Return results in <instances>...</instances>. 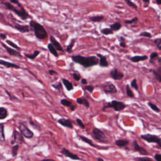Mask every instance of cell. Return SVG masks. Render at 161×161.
<instances>
[{
  "mask_svg": "<svg viewBox=\"0 0 161 161\" xmlns=\"http://www.w3.org/2000/svg\"><path fill=\"white\" fill-rule=\"evenodd\" d=\"M71 59L74 63L82 66L85 69L98 65L99 63L98 58L95 55L85 57L80 55H76L72 56Z\"/></svg>",
  "mask_w": 161,
  "mask_h": 161,
  "instance_id": "1",
  "label": "cell"
},
{
  "mask_svg": "<svg viewBox=\"0 0 161 161\" xmlns=\"http://www.w3.org/2000/svg\"><path fill=\"white\" fill-rule=\"evenodd\" d=\"M29 25L32 28L35 37L39 40H44L48 37V33L42 25L39 24L35 20H31Z\"/></svg>",
  "mask_w": 161,
  "mask_h": 161,
  "instance_id": "2",
  "label": "cell"
},
{
  "mask_svg": "<svg viewBox=\"0 0 161 161\" xmlns=\"http://www.w3.org/2000/svg\"><path fill=\"white\" fill-rule=\"evenodd\" d=\"M3 3H4L3 4L5 5L7 9L13 11L21 19L25 20H27L28 18H31L30 15L28 13V12L26 11V10L23 7H20V9H18L10 3H8V2H3Z\"/></svg>",
  "mask_w": 161,
  "mask_h": 161,
  "instance_id": "3",
  "label": "cell"
},
{
  "mask_svg": "<svg viewBox=\"0 0 161 161\" xmlns=\"http://www.w3.org/2000/svg\"><path fill=\"white\" fill-rule=\"evenodd\" d=\"M127 105L122 102H118L116 100H113L111 102L107 103V105L104 106L103 108V110H105L108 108H113L116 111H121L125 109Z\"/></svg>",
  "mask_w": 161,
  "mask_h": 161,
  "instance_id": "4",
  "label": "cell"
},
{
  "mask_svg": "<svg viewBox=\"0 0 161 161\" xmlns=\"http://www.w3.org/2000/svg\"><path fill=\"white\" fill-rule=\"evenodd\" d=\"M93 137L99 142L106 143L107 142V137L106 134L102 130L98 128H94L92 131Z\"/></svg>",
  "mask_w": 161,
  "mask_h": 161,
  "instance_id": "5",
  "label": "cell"
},
{
  "mask_svg": "<svg viewBox=\"0 0 161 161\" xmlns=\"http://www.w3.org/2000/svg\"><path fill=\"white\" fill-rule=\"evenodd\" d=\"M140 138L146 140V142L149 143H155L157 144L160 147H161V140L160 138L157 135L147 133L144 135H141Z\"/></svg>",
  "mask_w": 161,
  "mask_h": 161,
  "instance_id": "6",
  "label": "cell"
},
{
  "mask_svg": "<svg viewBox=\"0 0 161 161\" xmlns=\"http://www.w3.org/2000/svg\"><path fill=\"white\" fill-rule=\"evenodd\" d=\"M103 91L107 94H116L118 91L116 86L111 82H106L102 85Z\"/></svg>",
  "mask_w": 161,
  "mask_h": 161,
  "instance_id": "7",
  "label": "cell"
},
{
  "mask_svg": "<svg viewBox=\"0 0 161 161\" xmlns=\"http://www.w3.org/2000/svg\"><path fill=\"white\" fill-rule=\"evenodd\" d=\"M19 130L22 134L27 138H31L33 137V133L24 124H20L19 125Z\"/></svg>",
  "mask_w": 161,
  "mask_h": 161,
  "instance_id": "8",
  "label": "cell"
},
{
  "mask_svg": "<svg viewBox=\"0 0 161 161\" xmlns=\"http://www.w3.org/2000/svg\"><path fill=\"white\" fill-rule=\"evenodd\" d=\"M96 57L99 59L98 65L101 67H108L109 66V63L107 60V57L99 53L96 54Z\"/></svg>",
  "mask_w": 161,
  "mask_h": 161,
  "instance_id": "9",
  "label": "cell"
},
{
  "mask_svg": "<svg viewBox=\"0 0 161 161\" xmlns=\"http://www.w3.org/2000/svg\"><path fill=\"white\" fill-rule=\"evenodd\" d=\"M110 76L111 78L114 80H121L124 77V74L122 72L120 71L118 69L116 68H113L111 70L110 72Z\"/></svg>",
  "mask_w": 161,
  "mask_h": 161,
  "instance_id": "10",
  "label": "cell"
},
{
  "mask_svg": "<svg viewBox=\"0 0 161 161\" xmlns=\"http://www.w3.org/2000/svg\"><path fill=\"white\" fill-rule=\"evenodd\" d=\"M60 153H61L63 155H65L66 157L70 158V159H72V160H80V158L77 155L71 152L68 149H67L65 148V147H64V148L62 149V150H60Z\"/></svg>",
  "mask_w": 161,
  "mask_h": 161,
  "instance_id": "11",
  "label": "cell"
},
{
  "mask_svg": "<svg viewBox=\"0 0 161 161\" xmlns=\"http://www.w3.org/2000/svg\"><path fill=\"white\" fill-rule=\"evenodd\" d=\"M133 146L134 148L135 151L138 152L140 154L142 155H149V152L147 150H146L145 149H144L143 147H141L137 142V140H134L133 142Z\"/></svg>",
  "mask_w": 161,
  "mask_h": 161,
  "instance_id": "12",
  "label": "cell"
},
{
  "mask_svg": "<svg viewBox=\"0 0 161 161\" xmlns=\"http://www.w3.org/2000/svg\"><path fill=\"white\" fill-rule=\"evenodd\" d=\"M57 122L64 127L71 128V129L73 128V124L72 123V121L70 119L60 118L57 120Z\"/></svg>",
  "mask_w": 161,
  "mask_h": 161,
  "instance_id": "13",
  "label": "cell"
},
{
  "mask_svg": "<svg viewBox=\"0 0 161 161\" xmlns=\"http://www.w3.org/2000/svg\"><path fill=\"white\" fill-rule=\"evenodd\" d=\"M50 44H52V45L54 47V48L57 50L60 51V52H64V50L63 49L62 46L60 45V44L57 41V40H56V38L54 36L50 35Z\"/></svg>",
  "mask_w": 161,
  "mask_h": 161,
  "instance_id": "14",
  "label": "cell"
},
{
  "mask_svg": "<svg viewBox=\"0 0 161 161\" xmlns=\"http://www.w3.org/2000/svg\"><path fill=\"white\" fill-rule=\"evenodd\" d=\"M129 59L131 60L132 63H138L141 61H144L148 59V56L145 55H135L129 58Z\"/></svg>",
  "mask_w": 161,
  "mask_h": 161,
  "instance_id": "15",
  "label": "cell"
},
{
  "mask_svg": "<svg viewBox=\"0 0 161 161\" xmlns=\"http://www.w3.org/2000/svg\"><path fill=\"white\" fill-rule=\"evenodd\" d=\"M2 46L5 48L6 50L8 52V53L11 55H13V56H16V57H22V55L20 54V52H18L17 50H16L15 49H13L12 48H10V47H7L5 44L2 43Z\"/></svg>",
  "mask_w": 161,
  "mask_h": 161,
  "instance_id": "16",
  "label": "cell"
},
{
  "mask_svg": "<svg viewBox=\"0 0 161 161\" xmlns=\"http://www.w3.org/2000/svg\"><path fill=\"white\" fill-rule=\"evenodd\" d=\"M13 137H14V140H13V142H12V144H13L15 142L18 143V144H22L24 142V138H23L22 135L19 132H18L17 131L15 130L14 132Z\"/></svg>",
  "mask_w": 161,
  "mask_h": 161,
  "instance_id": "17",
  "label": "cell"
},
{
  "mask_svg": "<svg viewBox=\"0 0 161 161\" xmlns=\"http://www.w3.org/2000/svg\"><path fill=\"white\" fill-rule=\"evenodd\" d=\"M15 28H16L18 31L22 33H25L30 32V27L28 25H22L19 24H16V25L15 26Z\"/></svg>",
  "mask_w": 161,
  "mask_h": 161,
  "instance_id": "18",
  "label": "cell"
},
{
  "mask_svg": "<svg viewBox=\"0 0 161 161\" xmlns=\"http://www.w3.org/2000/svg\"><path fill=\"white\" fill-rule=\"evenodd\" d=\"M0 65L4 66L5 67H7V68H15V69H20V66L14 64V63H11L10 62H7L5 61V60H0Z\"/></svg>",
  "mask_w": 161,
  "mask_h": 161,
  "instance_id": "19",
  "label": "cell"
},
{
  "mask_svg": "<svg viewBox=\"0 0 161 161\" xmlns=\"http://www.w3.org/2000/svg\"><path fill=\"white\" fill-rule=\"evenodd\" d=\"M115 144L119 147H125L129 144V141L126 139H118L115 141Z\"/></svg>",
  "mask_w": 161,
  "mask_h": 161,
  "instance_id": "20",
  "label": "cell"
},
{
  "mask_svg": "<svg viewBox=\"0 0 161 161\" xmlns=\"http://www.w3.org/2000/svg\"><path fill=\"white\" fill-rule=\"evenodd\" d=\"M62 81H63V83L66 89H67V91H70L73 90L74 86H73L72 83L71 81H69L68 79H67L66 78H63L62 79Z\"/></svg>",
  "mask_w": 161,
  "mask_h": 161,
  "instance_id": "21",
  "label": "cell"
},
{
  "mask_svg": "<svg viewBox=\"0 0 161 161\" xmlns=\"http://www.w3.org/2000/svg\"><path fill=\"white\" fill-rule=\"evenodd\" d=\"M152 74L159 83L161 82V67H159L157 69L152 70Z\"/></svg>",
  "mask_w": 161,
  "mask_h": 161,
  "instance_id": "22",
  "label": "cell"
},
{
  "mask_svg": "<svg viewBox=\"0 0 161 161\" xmlns=\"http://www.w3.org/2000/svg\"><path fill=\"white\" fill-rule=\"evenodd\" d=\"M76 102L79 105H83L86 108H89V106H90L89 102L86 99H85L83 98H78L76 99Z\"/></svg>",
  "mask_w": 161,
  "mask_h": 161,
  "instance_id": "23",
  "label": "cell"
},
{
  "mask_svg": "<svg viewBox=\"0 0 161 161\" xmlns=\"http://www.w3.org/2000/svg\"><path fill=\"white\" fill-rule=\"evenodd\" d=\"M76 38H72L71 40V42L70 44L67 46L66 47V51L68 53V54H71L72 52V48L74 47V45H75V43L76 42Z\"/></svg>",
  "mask_w": 161,
  "mask_h": 161,
  "instance_id": "24",
  "label": "cell"
},
{
  "mask_svg": "<svg viewBox=\"0 0 161 161\" xmlns=\"http://www.w3.org/2000/svg\"><path fill=\"white\" fill-rule=\"evenodd\" d=\"M105 17L103 15H98V16H94L89 17V20L92 22H101L104 20Z\"/></svg>",
  "mask_w": 161,
  "mask_h": 161,
  "instance_id": "25",
  "label": "cell"
},
{
  "mask_svg": "<svg viewBox=\"0 0 161 161\" xmlns=\"http://www.w3.org/2000/svg\"><path fill=\"white\" fill-rule=\"evenodd\" d=\"M47 49H48L49 52L52 55H53L54 57H59V54L57 52V50L54 48V47L52 45V44H50V43L48 44Z\"/></svg>",
  "mask_w": 161,
  "mask_h": 161,
  "instance_id": "26",
  "label": "cell"
},
{
  "mask_svg": "<svg viewBox=\"0 0 161 161\" xmlns=\"http://www.w3.org/2000/svg\"><path fill=\"white\" fill-rule=\"evenodd\" d=\"M79 137L80 139H81L84 142H85V143H86L87 144L91 146V147H97L96 145H94V144H93V141H92L91 139H89V138H87V137H85V136H83V135H79Z\"/></svg>",
  "mask_w": 161,
  "mask_h": 161,
  "instance_id": "27",
  "label": "cell"
},
{
  "mask_svg": "<svg viewBox=\"0 0 161 161\" xmlns=\"http://www.w3.org/2000/svg\"><path fill=\"white\" fill-rule=\"evenodd\" d=\"M159 57V54L157 52H154L151 53V54L150 55V58H149V63L150 64H154V63H155V61H157Z\"/></svg>",
  "mask_w": 161,
  "mask_h": 161,
  "instance_id": "28",
  "label": "cell"
},
{
  "mask_svg": "<svg viewBox=\"0 0 161 161\" xmlns=\"http://www.w3.org/2000/svg\"><path fill=\"white\" fill-rule=\"evenodd\" d=\"M40 54V50H36L34 51V52H33L32 54H25V56L27 58H28V59H30V60H34V59H35Z\"/></svg>",
  "mask_w": 161,
  "mask_h": 161,
  "instance_id": "29",
  "label": "cell"
},
{
  "mask_svg": "<svg viewBox=\"0 0 161 161\" xmlns=\"http://www.w3.org/2000/svg\"><path fill=\"white\" fill-rule=\"evenodd\" d=\"M122 25L120 23L115 22L110 26V28L111 30H112L113 32H117L122 28Z\"/></svg>",
  "mask_w": 161,
  "mask_h": 161,
  "instance_id": "30",
  "label": "cell"
},
{
  "mask_svg": "<svg viewBox=\"0 0 161 161\" xmlns=\"http://www.w3.org/2000/svg\"><path fill=\"white\" fill-rule=\"evenodd\" d=\"M100 32L104 35H113L114 33V32L112 30H111L110 28H105L101 29Z\"/></svg>",
  "mask_w": 161,
  "mask_h": 161,
  "instance_id": "31",
  "label": "cell"
},
{
  "mask_svg": "<svg viewBox=\"0 0 161 161\" xmlns=\"http://www.w3.org/2000/svg\"><path fill=\"white\" fill-rule=\"evenodd\" d=\"M126 94H127V96L129 97V98H133L135 97L134 93L132 91V90L131 89V88H130V86L128 85H126Z\"/></svg>",
  "mask_w": 161,
  "mask_h": 161,
  "instance_id": "32",
  "label": "cell"
},
{
  "mask_svg": "<svg viewBox=\"0 0 161 161\" xmlns=\"http://www.w3.org/2000/svg\"><path fill=\"white\" fill-rule=\"evenodd\" d=\"M8 115L7 110L5 108H0V120L5 118Z\"/></svg>",
  "mask_w": 161,
  "mask_h": 161,
  "instance_id": "33",
  "label": "cell"
},
{
  "mask_svg": "<svg viewBox=\"0 0 161 161\" xmlns=\"http://www.w3.org/2000/svg\"><path fill=\"white\" fill-rule=\"evenodd\" d=\"M60 104L66 107H70L72 105L71 102H69V100H67L65 98L62 99L61 100H60Z\"/></svg>",
  "mask_w": 161,
  "mask_h": 161,
  "instance_id": "34",
  "label": "cell"
},
{
  "mask_svg": "<svg viewBox=\"0 0 161 161\" xmlns=\"http://www.w3.org/2000/svg\"><path fill=\"white\" fill-rule=\"evenodd\" d=\"M147 105L154 111L157 112V113H159L160 112V108L157 105H154V103H152L151 102H148Z\"/></svg>",
  "mask_w": 161,
  "mask_h": 161,
  "instance_id": "35",
  "label": "cell"
},
{
  "mask_svg": "<svg viewBox=\"0 0 161 161\" xmlns=\"http://www.w3.org/2000/svg\"><path fill=\"white\" fill-rule=\"evenodd\" d=\"M119 42H120V46L122 48H125L127 45H126V42H125V38L124 37H120L118 38Z\"/></svg>",
  "mask_w": 161,
  "mask_h": 161,
  "instance_id": "36",
  "label": "cell"
},
{
  "mask_svg": "<svg viewBox=\"0 0 161 161\" xmlns=\"http://www.w3.org/2000/svg\"><path fill=\"white\" fill-rule=\"evenodd\" d=\"M138 18L136 16V17L133 18L131 20H125V24H127V25H131V24H136L138 22Z\"/></svg>",
  "mask_w": 161,
  "mask_h": 161,
  "instance_id": "37",
  "label": "cell"
},
{
  "mask_svg": "<svg viewBox=\"0 0 161 161\" xmlns=\"http://www.w3.org/2000/svg\"><path fill=\"white\" fill-rule=\"evenodd\" d=\"M0 140H5V135H4V126L2 124H0Z\"/></svg>",
  "mask_w": 161,
  "mask_h": 161,
  "instance_id": "38",
  "label": "cell"
},
{
  "mask_svg": "<svg viewBox=\"0 0 161 161\" xmlns=\"http://www.w3.org/2000/svg\"><path fill=\"white\" fill-rule=\"evenodd\" d=\"M130 86L131 88L135 89L136 91L138 90V86L137 85V79L136 78H134L130 83Z\"/></svg>",
  "mask_w": 161,
  "mask_h": 161,
  "instance_id": "39",
  "label": "cell"
},
{
  "mask_svg": "<svg viewBox=\"0 0 161 161\" xmlns=\"http://www.w3.org/2000/svg\"><path fill=\"white\" fill-rule=\"evenodd\" d=\"M134 160L135 161H154L150 157H137V158H135Z\"/></svg>",
  "mask_w": 161,
  "mask_h": 161,
  "instance_id": "40",
  "label": "cell"
},
{
  "mask_svg": "<svg viewBox=\"0 0 161 161\" xmlns=\"http://www.w3.org/2000/svg\"><path fill=\"white\" fill-rule=\"evenodd\" d=\"M52 86L56 90L60 91V89H63V83L61 82H59L58 83H57L56 85L55 84H54V85H52Z\"/></svg>",
  "mask_w": 161,
  "mask_h": 161,
  "instance_id": "41",
  "label": "cell"
},
{
  "mask_svg": "<svg viewBox=\"0 0 161 161\" xmlns=\"http://www.w3.org/2000/svg\"><path fill=\"white\" fill-rule=\"evenodd\" d=\"M154 42L159 50H161V38H157L154 39Z\"/></svg>",
  "mask_w": 161,
  "mask_h": 161,
  "instance_id": "42",
  "label": "cell"
},
{
  "mask_svg": "<svg viewBox=\"0 0 161 161\" xmlns=\"http://www.w3.org/2000/svg\"><path fill=\"white\" fill-rule=\"evenodd\" d=\"M125 3L127 4V5H128L131 8H133V9H135L137 10L138 7L137 5H135L132 1H131V0H125Z\"/></svg>",
  "mask_w": 161,
  "mask_h": 161,
  "instance_id": "43",
  "label": "cell"
},
{
  "mask_svg": "<svg viewBox=\"0 0 161 161\" xmlns=\"http://www.w3.org/2000/svg\"><path fill=\"white\" fill-rule=\"evenodd\" d=\"M140 37H147V38H152V35L148 32H142L139 34Z\"/></svg>",
  "mask_w": 161,
  "mask_h": 161,
  "instance_id": "44",
  "label": "cell"
},
{
  "mask_svg": "<svg viewBox=\"0 0 161 161\" xmlns=\"http://www.w3.org/2000/svg\"><path fill=\"white\" fill-rule=\"evenodd\" d=\"M7 43H8V44L10 45L11 47H13V48H14V49H17V50H20V47H18V46L16 44H15L14 42H11V40H7Z\"/></svg>",
  "mask_w": 161,
  "mask_h": 161,
  "instance_id": "45",
  "label": "cell"
},
{
  "mask_svg": "<svg viewBox=\"0 0 161 161\" xmlns=\"http://www.w3.org/2000/svg\"><path fill=\"white\" fill-rule=\"evenodd\" d=\"M76 123L77 124L82 128H85V125L84 124V123L83 122V121L79 119V118H76Z\"/></svg>",
  "mask_w": 161,
  "mask_h": 161,
  "instance_id": "46",
  "label": "cell"
},
{
  "mask_svg": "<svg viewBox=\"0 0 161 161\" xmlns=\"http://www.w3.org/2000/svg\"><path fill=\"white\" fill-rule=\"evenodd\" d=\"M85 90H86L87 91L92 93L94 89V87L92 85H86L85 88Z\"/></svg>",
  "mask_w": 161,
  "mask_h": 161,
  "instance_id": "47",
  "label": "cell"
},
{
  "mask_svg": "<svg viewBox=\"0 0 161 161\" xmlns=\"http://www.w3.org/2000/svg\"><path fill=\"white\" fill-rule=\"evenodd\" d=\"M72 76H73V78L75 80H76V81H79V80H80V78H81V77H80V75L77 72H74L72 74Z\"/></svg>",
  "mask_w": 161,
  "mask_h": 161,
  "instance_id": "48",
  "label": "cell"
},
{
  "mask_svg": "<svg viewBox=\"0 0 161 161\" xmlns=\"http://www.w3.org/2000/svg\"><path fill=\"white\" fill-rule=\"evenodd\" d=\"M19 146L18 145H16L15 146H13V149H12V153H13V156H16L18 152V150Z\"/></svg>",
  "mask_w": 161,
  "mask_h": 161,
  "instance_id": "49",
  "label": "cell"
},
{
  "mask_svg": "<svg viewBox=\"0 0 161 161\" xmlns=\"http://www.w3.org/2000/svg\"><path fill=\"white\" fill-rule=\"evenodd\" d=\"M10 1L11 2V3H13V4H15V5H16L17 6H18L19 7H22V5L20 4V3L18 2V0H10Z\"/></svg>",
  "mask_w": 161,
  "mask_h": 161,
  "instance_id": "50",
  "label": "cell"
},
{
  "mask_svg": "<svg viewBox=\"0 0 161 161\" xmlns=\"http://www.w3.org/2000/svg\"><path fill=\"white\" fill-rule=\"evenodd\" d=\"M154 159L156 161H161V155L160 154H156L154 155Z\"/></svg>",
  "mask_w": 161,
  "mask_h": 161,
  "instance_id": "51",
  "label": "cell"
},
{
  "mask_svg": "<svg viewBox=\"0 0 161 161\" xmlns=\"http://www.w3.org/2000/svg\"><path fill=\"white\" fill-rule=\"evenodd\" d=\"M49 74L51 75V76H54V75H57V74H58V73L57 72V71H54V70H53V69H50V70H49Z\"/></svg>",
  "mask_w": 161,
  "mask_h": 161,
  "instance_id": "52",
  "label": "cell"
},
{
  "mask_svg": "<svg viewBox=\"0 0 161 161\" xmlns=\"http://www.w3.org/2000/svg\"><path fill=\"white\" fill-rule=\"evenodd\" d=\"M80 83H81L83 85H87L88 80L86 78H83L80 79Z\"/></svg>",
  "mask_w": 161,
  "mask_h": 161,
  "instance_id": "53",
  "label": "cell"
},
{
  "mask_svg": "<svg viewBox=\"0 0 161 161\" xmlns=\"http://www.w3.org/2000/svg\"><path fill=\"white\" fill-rule=\"evenodd\" d=\"M30 124L32 125V127H33L35 128H36V129H37V130H40V128L38 126V125H35V124H33L32 121H30Z\"/></svg>",
  "mask_w": 161,
  "mask_h": 161,
  "instance_id": "54",
  "label": "cell"
},
{
  "mask_svg": "<svg viewBox=\"0 0 161 161\" xmlns=\"http://www.w3.org/2000/svg\"><path fill=\"white\" fill-rule=\"evenodd\" d=\"M70 109H71V110L72 111H74L75 110H76V107L75 106V105H72L70 107Z\"/></svg>",
  "mask_w": 161,
  "mask_h": 161,
  "instance_id": "55",
  "label": "cell"
},
{
  "mask_svg": "<svg viewBox=\"0 0 161 161\" xmlns=\"http://www.w3.org/2000/svg\"><path fill=\"white\" fill-rule=\"evenodd\" d=\"M41 161H56V160L54 159H45L42 160Z\"/></svg>",
  "mask_w": 161,
  "mask_h": 161,
  "instance_id": "56",
  "label": "cell"
},
{
  "mask_svg": "<svg viewBox=\"0 0 161 161\" xmlns=\"http://www.w3.org/2000/svg\"><path fill=\"white\" fill-rule=\"evenodd\" d=\"M0 37H1V38H2V39H5V38H7V35H5V34H3V33H1V34H0Z\"/></svg>",
  "mask_w": 161,
  "mask_h": 161,
  "instance_id": "57",
  "label": "cell"
},
{
  "mask_svg": "<svg viewBox=\"0 0 161 161\" xmlns=\"http://www.w3.org/2000/svg\"><path fill=\"white\" fill-rule=\"evenodd\" d=\"M156 2V4L157 5H161V0H155Z\"/></svg>",
  "mask_w": 161,
  "mask_h": 161,
  "instance_id": "58",
  "label": "cell"
},
{
  "mask_svg": "<svg viewBox=\"0 0 161 161\" xmlns=\"http://www.w3.org/2000/svg\"><path fill=\"white\" fill-rule=\"evenodd\" d=\"M142 1L146 4H149L150 3V0H142Z\"/></svg>",
  "mask_w": 161,
  "mask_h": 161,
  "instance_id": "59",
  "label": "cell"
},
{
  "mask_svg": "<svg viewBox=\"0 0 161 161\" xmlns=\"http://www.w3.org/2000/svg\"><path fill=\"white\" fill-rule=\"evenodd\" d=\"M97 160H98V161H105L103 159L101 158V157H98V158H97Z\"/></svg>",
  "mask_w": 161,
  "mask_h": 161,
  "instance_id": "60",
  "label": "cell"
},
{
  "mask_svg": "<svg viewBox=\"0 0 161 161\" xmlns=\"http://www.w3.org/2000/svg\"><path fill=\"white\" fill-rule=\"evenodd\" d=\"M157 62H158V63L159 64H161V58L159 57V58H158V60H157Z\"/></svg>",
  "mask_w": 161,
  "mask_h": 161,
  "instance_id": "61",
  "label": "cell"
},
{
  "mask_svg": "<svg viewBox=\"0 0 161 161\" xmlns=\"http://www.w3.org/2000/svg\"><path fill=\"white\" fill-rule=\"evenodd\" d=\"M2 16V14H1V13H0V18H1V17Z\"/></svg>",
  "mask_w": 161,
  "mask_h": 161,
  "instance_id": "62",
  "label": "cell"
}]
</instances>
